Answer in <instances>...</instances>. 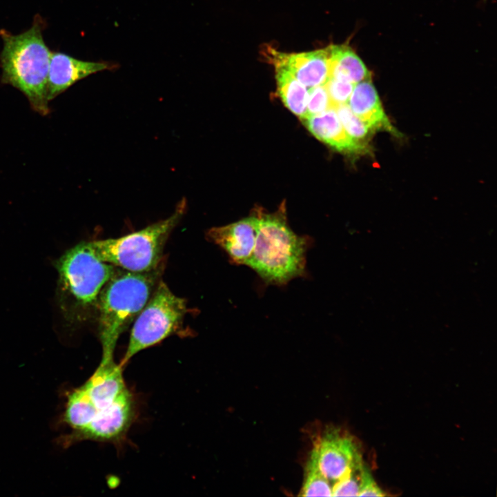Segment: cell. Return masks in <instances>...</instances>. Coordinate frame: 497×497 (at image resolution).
Masks as SVG:
<instances>
[{"mask_svg":"<svg viewBox=\"0 0 497 497\" xmlns=\"http://www.w3.org/2000/svg\"><path fill=\"white\" fill-rule=\"evenodd\" d=\"M335 110L344 128L353 139L360 142L367 136L369 128L351 111L347 104L339 105Z\"/></svg>","mask_w":497,"mask_h":497,"instance_id":"ac0fdd59","label":"cell"},{"mask_svg":"<svg viewBox=\"0 0 497 497\" xmlns=\"http://www.w3.org/2000/svg\"><path fill=\"white\" fill-rule=\"evenodd\" d=\"M275 68L278 94L284 104L302 119L306 116L309 89L284 68Z\"/></svg>","mask_w":497,"mask_h":497,"instance_id":"9a60e30c","label":"cell"},{"mask_svg":"<svg viewBox=\"0 0 497 497\" xmlns=\"http://www.w3.org/2000/svg\"><path fill=\"white\" fill-rule=\"evenodd\" d=\"M257 223V214H253L234 223L210 228L206 238L222 248L233 264L247 266L255 244Z\"/></svg>","mask_w":497,"mask_h":497,"instance_id":"30bf717a","label":"cell"},{"mask_svg":"<svg viewBox=\"0 0 497 497\" xmlns=\"http://www.w3.org/2000/svg\"><path fill=\"white\" fill-rule=\"evenodd\" d=\"M332 491L333 484L321 473L315 461L310 456L300 496H331Z\"/></svg>","mask_w":497,"mask_h":497,"instance_id":"e0dca14e","label":"cell"},{"mask_svg":"<svg viewBox=\"0 0 497 497\" xmlns=\"http://www.w3.org/2000/svg\"><path fill=\"white\" fill-rule=\"evenodd\" d=\"M43 21L37 17L30 28L21 34L1 30L0 61L1 82L19 90L31 108L45 116L50 113L47 85L52 52L43 39Z\"/></svg>","mask_w":497,"mask_h":497,"instance_id":"3957f363","label":"cell"},{"mask_svg":"<svg viewBox=\"0 0 497 497\" xmlns=\"http://www.w3.org/2000/svg\"><path fill=\"white\" fill-rule=\"evenodd\" d=\"M118 65L109 61H86L63 52H51L47 85L50 102L77 81L103 70L117 69Z\"/></svg>","mask_w":497,"mask_h":497,"instance_id":"8fae6325","label":"cell"},{"mask_svg":"<svg viewBox=\"0 0 497 497\" xmlns=\"http://www.w3.org/2000/svg\"><path fill=\"white\" fill-rule=\"evenodd\" d=\"M374 483L375 480L362 460L333 485L332 496H360Z\"/></svg>","mask_w":497,"mask_h":497,"instance_id":"2e32d148","label":"cell"},{"mask_svg":"<svg viewBox=\"0 0 497 497\" xmlns=\"http://www.w3.org/2000/svg\"><path fill=\"white\" fill-rule=\"evenodd\" d=\"M165 263L148 272L119 269L103 287L98 299L101 360L113 358L120 335L135 320L160 280Z\"/></svg>","mask_w":497,"mask_h":497,"instance_id":"277c9868","label":"cell"},{"mask_svg":"<svg viewBox=\"0 0 497 497\" xmlns=\"http://www.w3.org/2000/svg\"><path fill=\"white\" fill-rule=\"evenodd\" d=\"M329 77L357 84L371 79V72L361 59L347 46L331 45L327 48Z\"/></svg>","mask_w":497,"mask_h":497,"instance_id":"5bb4252c","label":"cell"},{"mask_svg":"<svg viewBox=\"0 0 497 497\" xmlns=\"http://www.w3.org/2000/svg\"><path fill=\"white\" fill-rule=\"evenodd\" d=\"M264 50L275 67L284 68L307 88L324 85L329 79L327 48L300 53H285L271 48Z\"/></svg>","mask_w":497,"mask_h":497,"instance_id":"9c48e42d","label":"cell"},{"mask_svg":"<svg viewBox=\"0 0 497 497\" xmlns=\"http://www.w3.org/2000/svg\"><path fill=\"white\" fill-rule=\"evenodd\" d=\"M64 420L76 439L117 442L135 417V403L122 367L114 359L101 360L92 376L68 396Z\"/></svg>","mask_w":497,"mask_h":497,"instance_id":"6da1fadb","label":"cell"},{"mask_svg":"<svg viewBox=\"0 0 497 497\" xmlns=\"http://www.w3.org/2000/svg\"><path fill=\"white\" fill-rule=\"evenodd\" d=\"M182 199L168 218L126 235L90 242L99 258L123 270L148 272L164 262L163 252L173 229L186 210Z\"/></svg>","mask_w":497,"mask_h":497,"instance_id":"8992f818","label":"cell"},{"mask_svg":"<svg viewBox=\"0 0 497 497\" xmlns=\"http://www.w3.org/2000/svg\"><path fill=\"white\" fill-rule=\"evenodd\" d=\"M308 89L306 117L316 115L333 108L325 84Z\"/></svg>","mask_w":497,"mask_h":497,"instance_id":"d6986e66","label":"cell"},{"mask_svg":"<svg viewBox=\"0 0 497 497\" xmlns=\"http://www.w3.org/2000/svg\"><path fill=\"white\" fill-rule=\"evenodd\" d=\"M302 121L315 137L339 151L360 153L366 149L362 143L355 141L347 133L333 108L306 117Z\"/></svg>","mask_w":497,"mask_h":497,"instance_id":"4fadbf2b","label":"cell"},{"mask_svg":"<svg viewBox=\"0 0 497 497\" xmlns=\"http://www.w3.org/2000/svg\"><path fill=\"white\" fill-rule=\"evenodd\" d=\"M310 456L333 485L362 460L352 436L336 429L327 430L318 438Z\"/></svg>","mask_w":497,"mask_h":497,"instance_id":"ba28073f","label":"cell"},{"mask_svg":"<svg viewBox=\"0 0 497 497\" xmlns=\"http://www.w3.org/2000/svg\"><path fill=\"white\" fill-rule=\"evenodd\" d=\"M188 312L186 300L175 295L162 280L135 318L121 367L136 353L176 333Z\"/></svg>","mask_w":497,"mask_h":497,"instance_id":"52a82bcc","label":"cell"},{"mask_svg":"<svg viewBox=\"0 0 497 497\" xmlns=\"http://www.w3.org/2000/svg\"><path fill=\"white\" fill-rule=\"evenodd\" d=\"M355 84L351 82L329 77L327 88L333 108L341 104H347Z\"/></svg>","mask_w":497,"mask_h":497,"instance_id":"ffe728a7","label":"cell"},{"mask_svg":"<svg viewBox=\"0 0 497 497\" xmlns=\"http://www.w3.org/2000/svg\"><path fill=\"white\" fill-rule=\"evenodd\" d=\"M59 277L57 299L63 317L75 324L97 311L99 294L120 269L102 261L90 242L68 250L55 262Z\"/></svg>","mask_w":497,"mask_h":497,"instance_id":"7a4b0ae2","label":"cell"},{"mask_svg":"<svg viewBox=\"0 0 497 497\" xmlns=\"http://www.w3.org/2000/svg\"><path fill=\"white\" fill-rule=\"evenodd\" d=\"M347 104L369 129L384 130L396 136L400 135L387 117L371 79L355 84Z\"/></svg>","mask_w":497,"mask_h":497,"instance_id":"7c38bea8","label":"cell"},{"mask_svg":"<svg viewBox=\"0 0 497 497\" xmlns=\"http://www.w3.org/2000/svg\"><path fill=\"white\" fill-rule=\"evenodd\" d=\"M257 214V237L247 266L268 284L282 285L302 276L309 237L291 229L283 208L272 214Z\"/></svg>","mask_w":497,"mask_h":497,"instance_id":"5b68a950","label":"cell"}]
</instances>
